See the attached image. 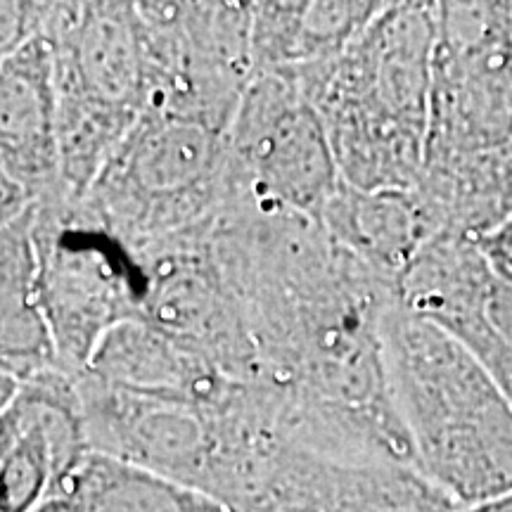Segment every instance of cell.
<instances>
[{"mask_svg": "<svg viewBox=\"0 0 512 512\" xmlns=\"http://www.w3.org/2000/svg\"><path fill=\"white\" fill-rule=\"evenodd\" d=\"M55 494L72 498L79 512H233L200 489L98 451Z\"/></svg>", "mask_w": 512, "mask_h": 512, "instance_id": "cell-17", "label": "cell"}, {"mask_svg": "<svg viewBox=\"0 0 512 512\" xmlns=\"http://www.w3.org/2000/svg\"><path fill=\"white\" fill-rule=\"evenodd\" d=\"M458 512H512V491L510 494L494 498V501H486L482 505H475V508L458 510Z\"/></svg>", "mask_w": 512, "mask_h": 512, "instance_id": "cell-23", "label": "cell"}, {"mask_svg": "<svg viewBox=\"0 0 512 512\" xmlns=\"http://www.w3.org/2000/svg\"><path fill=\"white\" fill-rule=\"evenodd\" d=\"M439 328L456 335L460 342L475 351L512 406V347L496 337V332L486 325L482 313H463V316L448 318L439 323Z\"/></svg>", "mask_w": 512, "mask_h": 512, "instance_id": "cell-18", "label": "cell"}, {"mask_svg": "<svg viewBox=\"0 0 512 512\" xmlns=\"http://www.w3.org/2000/svg\"><path fill=\"white\" fill-rule=\"evenodd\" d=\"M31 512H79V508H76V503L69 496L55 494V496H48L46 501L36 505Z\"/></svg>", "mask_w": 512, "mask_h": 512, "instance_id": "cell-22", "label": "cell"}, {"mask_svg": "<svg viewBox=\"0 0 512 512\" xmlns=\"http://www.w3.org/2000/svg\"><path fill=\"white\" fill-rule=\"evenodd\" d=\"M482 318L498 339L512 347V285L501 275L491 278L482 299Z\"/></svg>", "mask_w": 512, "mask_h": 512, "instance_id": "cell-20", "label": "cell"}, {"mask_svg": "<svg viewBox=\"0 0 512 512\" xmlns=\"http://www.w3.org/2000/svg\"><path fill=\"white\" fill-rule=\"evenodd\" d=\"M230 128L145 112L81 204L145 256L216 221L230 190Z\"/></svg>", "mask_w": 512, "mask_h": 512, "instance_id": "cell-4", "label": "cell"}, {"mask_svg": "<svg viewBox=\"0 0 512 512\" xmlns=\"http://www.w3.org/2000/svg\"><path fill=\"white\" fill-rule=\"evenodd\" d=\"M228 145L230 188L256 202L320 221L342 183L323 119L294 74L254 76Z\"/></svg>", "mask_w": 512, "mask_h": 512, "instance_id": "cell-9", "label": "cell"}, {"mask_svg": "<svg viewBox=\"0 0 512 512\" xmlns=\"http://www.w3.org/2000/svg\"><path fill=\"white\" fill-rule=\"evenodd\" d=\"M147 64L145 112L230 128L254 79L252 3H138Z\"/></svg>", "mask_w": 512, "mask_h": 512, "instance_id": "cell-8", "label": "cell"}, {"mask_svg": "<svg viewBox=\"0 0 512 512\" xmlns=\"http://www.w3.org/2000/svg\"><path fill=\"white\" fill-rule=\"evenodd\" d=\"M211 249L245 318L273 430L342 463L418 470L384 368L394 287L320 221L240 190L216 216Z\"/></svg>", "mask_w": 512, "mask_h": 512, "instance_id": "cell-1", "label": "cell"}, {"mask_svg": "<svg viewBox=\"0 0 512 512\" xmlns=\"http://www.w3.org/2000/svg\"><path fill=\"white\" fill-rule=\"evenodd\" d=\"M91 453L76 377L60 368L17 382L0 406V512H31Z\"/></svg>", "mask_w": 512, "mask_h": 512, "instance_id": "cell-12", "label": "cell"}, {"mask_svg": "<svg viewBox=\"0 0 512 512\" xmlns=\"http://www.w3.org/2000/svg\"><path fill=\"white\" fill-rule=\"evenodd\" d=\"M36 207L0 221V375L15 382L60 368L38 299Z\"/></svg>", "mask_w": 512, "mask_h": 512, "instance_id": "cell-16", "label": "cell"}, {"mask_svg": "<svg viewBox=\"0 0 512 512\" xmlns=\"http://www.w3.org/2000/svg\"><path fill=\"white\" fill-rule=\"evenodd\" d=\"M384 8L370 0L252 3L254 76L299 74L332 62Z\"/></svg>", "mask_w": 512, "mask_h": 512, "instance_id": "cell-15", "label": "cell"}, {"mask_svg": "<svg viewBox=\"0 0 512 512\" xmlns=\"http://www.w3.org/2000/svg\"><path fill=\"white\" fill-rule=\"evenodd\" d=\"M34 245L38 299L57 366L81 377L114 330L143 318V264L81 202L67 197L38 204Z\"/></svg>", "mask_w": 512, "mask_h": 512, "instance_id": "cell-6", "label": "cell"}, {"mask_svg": "<svg viewBox=\"0 0 512 512\" xmlns=\"http://www.w3.org/2000/svg\"><path fill=\"white\" fill-rule=\"evenodd\" d=\"M50 3L5 0L0 5V60L36 38H48Z\"/></svg>", "mask_w": 512, "mask_h": 512, "instance_id": "cell-19", "label": "cell"}, {"mask_svg": "<svg viewBox=\"0 0 512 512\" xmlns=\"http://www.w3.org/2000/svg\"><path fill=\"white\" fill-rule=\"evenodd\" d=\"M477 245L491 268L512 285V216L491 233H486L484 238H479Z\"/></svg>", "mask_w": 512, "mask_h": 512, "instance_id": "cell-21", "label": "cell"}, {"mask_svg": "<svg viewBox=\"0 0 512 512\" xmlns=\"http://www.w3.org/2000/svg\"><path fill=\"white\" fill-rule=\"evenodd\" d=\"M209 228L140 256L143 320L195 351L233 380L256 382V354L240 304L211 249Z\"/></svg>", "mask_w": 512, "mask_h": 512, "instance_id": "cell-11", "label": "cell"}, {"mask_svg": "<svg viewBox=\"0 0 512 512\" xmlns=\"http://www.w3.org/2000/svg\"><path fill=\"white\" fill-rule=\"evenodd\" d=\"M437 3H387L332 62L294 74L323 119L344 183L411 190L430 128Z\"/></svg>", "mask_w": 512, "mask_h": 512, "instance_id": "cell-2", "label": "cell"}, {"mask_svg": "<svg viewBox=\"0 0 512 512\" xmlns=\"http://www.w3.org/2000/svg\"><path fill=\"white\" fill-rule=\"evenodd\" d=\"M384 368L418 470L458 510L512 491V406L475 351L394 302Z\"/></svg>", "mask_w": 512, "mask_h": 512, "instance_id": "cell-3", "label": "cell"}, {"mask_svg": "<svg viewBox=\"0 0 512 512\" xmlns=\"http://www.w3.org/2000/svg\"><path fill=\"white\" fill-rule=\"evenodd\" d=\"M320 223L339 247L380 275L394 292L420 249L434 238L413 190H361L342 181Z\"/></svg>", "mask_w": 512, "mask_h": 512, "instance_id": "cell-14", "label": "cell"}, {"mask_svg": "<svg viewBox=\"0 0 512 512\" xmlns=\"http://www.w3.org/2000/svg\"><path fill=\"white\" fill-rule=\"evenodd\" d=\"M0 183L34 204L67 197L57 143L55 55L36 38L0 60Z\"/></svg>", "mask_w": 512, "mask_h": 512, "instance_id": "cell-13", "label": "cell"}, {"mask_svg": "<svg viewBox=\"0 0 512 512\" xmlns=\"http://www.w3.org/2000/svg\"><path fill=\"white\" fill-rule=\"evenodd\" d=\"M57 143L67 200L81 202L147 107L138 3H50Z\"/></svg>", "mask_w": 512, "mask_h": 512, "instance_id": "cell-5", "label": "cell"}, {"mask_svg": "<svg viewBox=\"0 0 512 512\" xmlns=\"http://www.w3.org/2000/svg\"><path fill=\"white\" fill-rule=\"evenodd\" d=\"M512 150V3H437L425 162Z\"/></svg>", "mask_w": 512, "mask_h": 512, "instance_id": "cell-7", "label": "cell"}, {"mask_svg": "<svg viewBox=\"0 0 512 512\" xmlns=\"http://www.w3.org/2000/svg\"><path fill=\"white\" fill-rule=\"evenodd\" d=\"M233 512H458L422 472L320 456L283 437L256 453Z\"/></svg>", "mask_w": 512, "mask_h": 512, "instance_id": "cell-10", "label": "cell"}]
</instances>
